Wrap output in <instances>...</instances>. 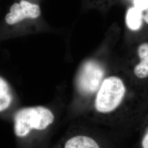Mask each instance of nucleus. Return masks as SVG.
<instances>
[{"instance_id": "obj_4", "label": "nucleus", "mask_w": 148, "mask_h": 148, "mask_svg": "<svg viewBox=\"0 0 148 148\" xmlns=\"http://www.w3.org/2000/svg\"><path fill=\"white\" fill-rule=\"evenodd\" d=\"M41 14L40 7L25 1L15 3L11 6L10 12L5 16L6 23L13 25L25 18H36Z\"/></svg>"}, {"instance_id": "obj_2", "label": "nucleus", "mask_w": 148, "mask_h": 148, "mask_svg": "<svg viewBox=\"0 0 148 148\" xmlns=\"http://www.w3.org/2000/svg\"><path fill=\"white\" fill-rule=\"evenodd\" d=\"M126 93V87L120 77L112 76L103 80L95 99V109L108 113L120 105Z\"/></svg>"}, {"instance_id": "obj_8", "label": "nucleus", "mask_w": 148, "mask_h": 148, "mask_svg": "<svg viewBox=\"0 0 148 148\" xmlns=\"http://www.w3.org/2000/svg\"><path fill=\"white\" fill-rule=\"evenodd\" d=\"M12 96L9 85L0 77V111L6 109L10 106Z\"/></svg>"}, {"instance_id": "obj_11", "label": "nucleus", "mask_w": 148, "mask_h": 148, "mask_svg": "<svg viewBox=\"0 0 148 148\" xmlns=\"http://www.w3.org/2000/svg\"><path fill=\"white\" fill-rule=\"evenodd\" d=\"M143 20L148 24V11H147L145 14L143 16Z\"/></svg>"}, {"instance_id": "obj_1", "label": "nucleus", "mask_w": 148, "mask_h": 148, "mask_svg": "<svg viewBox=\"0 0 148 148\" xmlns=\"http://www.w3.org/2000/svg\"><path fill=\"white\" fill-rule=\"evenodd\" d=\"M54 119L53 113L43 106L21 109L14 115V132L17 137H25L33 129H46L53 123Z\"/></svg>"}, {"instance_id": "obj_10", "label": "nucleus", "mask_w": 148, "mask_h": 148, "mask_svg": "<svg viewBox=\"0 0 148 148\" xmlns=\"http://www.w3.org/2000/svg\"><path fill=\"white\" fill-rule=\"evenodd\" d=\"M142 145L143 148H148V130L143 137Z\"/></svg>"}, {"instance_id": "obj_9", "label": "nucleus", "mask_w": 148, "mask_h": 148, "mask_svg": "<svg viewBox=\"0 0 148 148\" xmlns=\"http://www.w3.org/2000/svg\"><path fill=\"white\" fill-rule=\"evenodd\" d=\"M134 7L140 11H148V0H134Z\"/></svg>"}, {"instance_id": "obj_5", "label": "nucleus", "mask_w": 148, "mask_h": 148, "mask_svg": "<svg viewBox=\"0 0 148 148\" xmlns=\"http://www.w3.org/2000/svg\"><path fill=\"white\" fill-rule=\"evenodd\" d=\"M140 62L134 69V74L139 79L148 77V43H143L138 48Z\"/></svg>"}, {"instance_id": "obj_3", "label": "nucleus", "mask_w": 148, "mask_h": 148, "mask_svg": "<svg viewBox=\"0 0 148 148\" xmlns=\"http://www.w3.org/2000/svg\"><path fill=\"white\" fill-rule=\"evenodd\" d=\"M104 74V69L97 62L90 60L85 63L77 79V86L79 92L85 95L95 93L103 81Z\"/></svg>"}, {"instance_id": "obj_7", "label": "nucleus", "mask_w": 148, "mask_h": 148, "mask_svg": "<svg viewBox=\"0 0 148 148\" xmlns=\"http://www.w3.org/2000/svg\"><path fill=\"white\" fill-rule=\"evenodd\" d=\"M64 148H100L95 140L87 136H77L69 139Z\"/></svg>"}, {"instance_id": "obj_6", "label": "nucleus", "mask_w": 148, "mask_h": 148, "mask_svg": "<svg viewBox=\"0 0 148 148\" xmlns=\"http://www.w3.org/2000/svg\"><path fill=\"white\" fill-rule=\"evenodd\" d=\"M143 15L142 11L135 7H133L127 11L125 21L127 27L131 31L139 30L143 25Z\"/></svg>"}]
</instances>
